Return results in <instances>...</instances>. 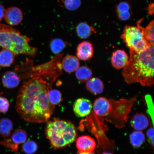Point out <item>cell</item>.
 I'll use <instances>...</instances> for the list:
<instances>
[{"mask_svg":"<svg viewBox=\"0 0 154 154\" xmlns=\"http://www.w3.org/2000/svg\"><path fill=\"white\" fill-rule=\"evenodd\" d=\"M51 88V85L41 77L23 83L17 95L15 108L25 121L41 123L49 120L55 109L48 97Z\"/></svg>","mask_w":154,"mask_h":154,"instance_id":"obj_1","label":"cell"},{"mask_svg":"<svg viewBox=\"0 0 154 154\" xmlns=\"http://www.w3.org/2000/svg\"><path fill=\"white\" fill-rule=\"evenodd\" d=\"M128 64L122 74L127 83H138L142 86L151 87L154 84V47L136 53L130 51Z\"/></svg>","mask_w":154,"mask_h":154,"instance_id":"obj_2","label":"cell"},{"mask_svg":"<svg viewBox=\"0 0 154 154\" xmlns=\"http://www.w3.org/2000/svg\"><path fill=\"white\" fill-rule=\"evenodd\" d=\"M30 41L29 38L11 26L0 24V47L3 49L15 55L24 54L34 57L37 53V48L30 46Z\"/></svg>","mask_w":154,"mask_h":154,"instance_id":"obj_3","label":"cell"},{"mask_svg":"<svg viewBox=\"0 0 154 154\" xmlns=\"http://www.w3.org/2000/svg\"><path fill=\"white\" fill-rule=\"evenodd\" d=\"M45 134L46 138L55 149H60L73 143L77 135L76 127L72 123L56 118L48 122Z\"/></svg>","mask_w":154,"mask_h":154,"instance_id":"obj_4","label":"cell"},{"mask_svg":"<svg viewBox=\"0 0 154 154\" xmlns=\"http://www.w3.org/2000/svg\"><path fill=\"white\" fill-rule=\"evenodd\" d=\"M144 28L141 27L138 23L136 26L125 27L121 38L130 51L136 53L141 52L150 46H152L144 37Z\"/></svg>","mask_w":154,"mask_h":154,"instance_id":"obj_5","label":"cell"},{"mask_svg":"<svg viewBox=\"0 0 154 154\" xmlns=\"http://www.w3.org/2000/svg\"><path fill=\"white\" fill-rule=\"evenodd\" d=\"M27 139V134L26 131L19 129L15 131L10 138L0 141V144L9 149L11 152L18 153L19 146L24 143Z\"/></svg>","mask_w":154,"mask_h":154,"instance_id":"obj_6","label":"cell"},{"mask_svg":"<svg viewBox=\"0 0 154 154\" xmlns=\"http://www.w3.org/2000/svg\"><path fill=\"white\" fill-rule=\"evenodd\" d=\"M94 113L97 116L105 117L110 114L112 110L111 99L100 97L94 101L93 108Z\"/></svg>","mask_w":154,"mask_h":154,"instance_id":"obj_7","label":"cell"},{"mask_svg":"<svg viewBox=\"0 0 154 154\" xmlns=\"http://www.w3.org/2000/svg\"><path fill=\"white\" fill-rule=\"evenodd\" d=\"M93 105L89 100L80 98L75 102L73 111L77 116L83 117L87 116L91 113Z\"/></svg>","mask_w":154,"mask_h":154,"instance_id":"obj_8","label":"cell"},{"mask_svg":"<svg viewBox=\"0 0 154 154\" xmlns=\"http://www.w3.org/2000/svg\"><path fill=\"white\" fill-rule=\"evenodd\" d=\"M76 146L79 152L91 153L95 149L96 144L93 138L88 136H82L77 139Z\"/></svg>","mask_w":154,"mask_h":154,"instance_id":"obj_9","label":"cell"},{"mask_svg":"<svg viewBox=\"0 0 154 154\" xmlns=\"http://www.w3.org/2000/svg\"><path fill=\"white\" fill-rule=\"evenodd\" d=\"M4 18L8 24L11 26H17L22 20V11L16 7L9 8L5 10Z\"/></svg>","mask_w":154,"mask_h":154,"instance_id":"obj_10","label":"cell"},{"mask_svg":"<svg viewBox=\"0 0 154 154\" xmlns=\"http://www.w3.org/2000/svg\"><path fill=\"white\" fill-rule=\"evenodd\" d=\"M93 55V45L90 42H83L77 47L76 56L80 60L84 61L90 60Z\"/></svg>","mask_w":154,"mask_h":154,"instance_id":"obj_11","label":"cell"},{"mask_svg":"<svg viewBox=\"0 0 154 154\" xmlns=\"http://www.w3.org/2000/svg\"><path fill=\"white\" fill-rule=\"evenodd\" d=\"M128 55L124 50H117L113 52L111 58L112 66L116 69L124 68L128 64Z\"/></svg>","mask_w":154,"mask_h":154,"instance_id":"obj_12","label":"cell"},{"mask_svg":"<svg viewBox=\"0 0 154 154\" xmlns=\"http://www.w3.org/2000/svg\"><path fill=\"white\" fill-rule=\"evenodd\" d=\"M131 124L135 130L141 131L149 127V121L147 116L143 113H137L132 117Z\"/></svg>","mask_w":154,"mask_h":154,"instance_id":"obj_13","label":"cell"},{"mask_svg":"<svg viewBox=\"0 0 154 154\" xmlns=\"http://www.w3.org/2000/svg\"><path fill=\"white\" fill-rule=\"evenodd\" d=\"M61 65L65 72L72 73L75 72L80 67L79 61L74 56L67 55L63 59Z\"/></svg>","mask_w":154,"mask_h":154,"instance_id":"obj_14","label":"cell"},{"mask_svg":"<svg viewBox=\"0 0 154 154\" xmlns=\"http://www.w3.org/2000/svg\"><path fill=\"white\" fill-rule=\"evenodd\" d=\"M86 83V90L94 95H99L103 91V83L99 78H91Z\"/></svg>","mask_w":154,"mask_h":154,"instance_id":"obj_15","label":"cell"},{"mask_svg":"<svg viewBox=\"0 0 154 154\" xmlns=\"http://www.w3.org/2000/svg\"><path fill=\"white\" fill-rule=\"evenodd\" d=\"M2 80L3 86L8 88H16L20 83V79L18 75L12 71L6 72L4 74Z\"/></svg>","mask_w":154,"mask_h":154,"instance_id":"obj_16","label":"cell"},{"mask_svg":"<svg viewBox=\"0 0 154 154\" xmlns=\"http://www.w3.org/2000/svg\"><path fill=\"white\" fill-rule=\"evenodd\" d=\"M15 55L8 50L3 49L0 51V67H8L14 63Z\"/></svg>","mask_w":154,"mask_h":154,"instance_id":"obj_17","label":"cell"},{"mask_svg":"<svg viewBox=\"0 0 154 154\" xmlns=\"http://www.w3.org/2000/svg\"><path fill=\"white\" fill-rule=\"evenodd\" d=\"M76 30L79 37L83 39L89 37L96 32L93 27L85 23L78 24L76 27Z\"/></svg>","mask_w":154,"mask_h":154,"instance_id":"obj_18","label":"cell"},{"mask_svg":"<svg viewBox=\"0 0 154 154\" xmlns=\"http://www.w3.org/2000/svg\"><path fill=\"white\" fill-rule=\"evenodd\" d=\"M93 75L91 69L88 66L79 67L76 71V78L81 82L84 83L91 78Z\"/></svg>","mask_w":154,"mask_h":154,"instance_id":"obj_19","label":"cell"},{"mask_svg":"<svg viewBox=\"0 0 154 154\" xmlns=\"http://www.w3.org/2000/svg\"><path fill=\"white\" fill-rule=\"evenodd\" d=\"M13 128L12 121L7 118L0 119V134L3 137H9Z\"/></svg>","mask_w":154,"mask_h":154,"instance_id":"obj_20","label":"cell"},{"mask_svg":"<svg viewBox=\"0 0 154 154\" xmlns=\"http://www.w3.org/2000/svg\"><path fill=\"white\" fill-rule=\"evenodd\" d=\"M145 135L141 131H135L130 136L131 143L136 148L140 147L145 142Z\"/></svg>","mask_w":154,"mask_h":154,"instance_id":"obj_21","label":"cell"},{"mask_svg":"<svg viewBox=\"0 0 154 154\" xmlns=\"http://www.w3.org/2000/svg\"><path fill=\"white\" fill-rule=\"evenodd\" d=\"M66 43L60 38H54L51 40L50 48L52 52L55 54H59L66 46Z\"/></svg>","mask_w":154,"mask_h":154,"instance_id":"obj_22","label":"cell"},{"mask_svg":"<svg viewBox=\"0 0 154 154\" xmlns=\"http://www.w3.org/2000/svg\"><path fill=\"white\" fill-rule=\"evenodd\" d=\"M48 97L50 103L54 106L59 104L63 101L62 94L59 90L56 89L49 90Z\"/></svg>","mask_w":154,"mask_h":154,"instance_id":"obj_23","label":"cell"},{"mask_svg":"<svg viewBox=\"0 0 154 154\" xmlns=\"http://www.w3.org/2000/svg\"><path fill=\"white\" fill-rule=\"evenodd\" d=\"M154 20L149 23L148 26L144 29V37L149 43L154 47Z\"/></svg>","mask_w":154,"mask_h":154,"instance_id":"obj_24","label":"cell"},{"mask_svg":"<svg viewBox=\"0 0 154 154\" xmlns=\"http://www.w3.org/2000/svg\"><path fill=\"white\" fill-rule=\"evenodd\" d=\"M38 149L37 143L32 140L25 142L22 146L23 151L27 154H34L37 151Z\"/></svg>","mask_w":154,"mask_h":154,"instance_id":"obj_25","label":"cell"},{"mask_svg":"<svg viewBox=\"0 0 154 154\" xmlns=\"http://www.w3.org/2000/svg\"><path fill=\"white\" fill-rule=\"evenodd\" d=\"M63 5L67 9L74 11L80 7L81 0H62Z\"/></svg>","mask_w":154,"mask_h":154,"instance_id":"obj_26","label":"cell"},{"mask_svg":"<svg viewBox=\"0 0 154 154\" xmlns=\"http://www.w3.org/2000/svg\"><path fill=\"white\" fill-rule=\"evenodd\" d=\"M131 6L130 4L126 2H122L117 5L116 10L118 13L131 11Z\"/></svg>","mask_w":154,"mask_h":154,"instance_id":"obj_27","label":"cell"},{"mask_svg":"<svg viewBox=\"0 0 154 154\" xmlns=\"http://www.w3.org/2000/svg\"><path fill=\"white\" fill-rule=\"evenodd\" d=\"M9 102L8 100L0 96V113H5L8 110Z\"/></svg>","mask_w":154,"mask_h":154,"instance_id":"obj_28","label":"cell"},{"mask_svg":"<svg viewBox=\"0 0 154 154\" xmlns=\"http://www.w3.org/2000/svg\"><path fill=\"white\" fill-rule=\"evenodd\" d=\"M145 99L150 114H153V105L151 95H146Z\"/></svg>","mask_w":154,"mask_h":154,"instance_id":"obj_29","label":"cell"},{"mask_svg":"<svg viewBox=\"0 0 154 154\" xmlns=\"http://www.w3.org/2000/svg\"><path fill=\"white\" fill-rule=\"evenodd\" d=\"M131 11H126V12L118 13L117 14L120 20L122 21L129 20L131 17Z\"/></svg>","mask_w":154,"mask_h":154,"instance_id":"obj_30","label":"cell"},{"mask_svg":"<svg viewBox=\"0 0 154 154\" xmlns=\"http://www.w3.org/2000/svg\"><path fill=\"white\" fill-rule=\"evenodd\" d=\"M148 138L150 140V142L153 144L154 130L153 128H150L148 130L147 132Z\"/></svg>","mask_w":154,"mask_h":154,"instance_id":"obj_31","label":"cell"},{"mask_svg":"<svg viewBox=\"0 0 154 154\" xmlns=\"http://www.w3.org/2000/svg\"><path fill=\"white\" fill-rule=\"evenodd\" d=\"M5 9L3 5H0V22L4 18Z\"/></svg>","mask_w":154,"mask_h":154,"instance_id":"obj_32","label":"cell"},{"mask_svg":"<svg viewBox=\"0 0 154 154\" xmlns=\"http://www.w3.org/2000/svg\"><path fill=\"white\" fill-rule=\"evenodd\" d=\"M147 11L149 15H153L154 13V4H151L149 5L147 8Z\"/></svg>","mask_w":154,"mask_h":154,"instance_id":"obj_33","label":"cell"},{"mask_svg":"<svg viewBox=\"0 0 154 154\" xmlns=\"http://www.w3.org/2000/svg\"><path fill=\"white\" fill-rule=\"evenodd\" d=\"M76 154H95L93 152H92L91 153H84V152H78V153Z\"/></svg>","mask_w":154,"mask_h":154,"instance_id":"obj_34","label":"cell"},{"mask_svg":"<svg viewBox=\"0 0 154 154\" xmlns=\"http://www.w3.org/2000/svg\"><path fill=\"white\" fill-rule=\"evenodd\" d=\"M101 154H113L112 153L110 152H103V153H102Z\"/></svg>","mask_w":154,"mask_h":154,"instance_id":"obj_35","label":"cell"}]
</instances>
